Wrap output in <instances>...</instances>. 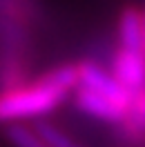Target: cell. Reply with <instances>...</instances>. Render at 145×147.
Masks as SVG:
<instances>
[{
  "mask_svg": "<svg viewBox=\"0 0 145 147\" xmlns=\"http://www.w3.org/2000/svg\"><path fill=\"white\" fill-rule=\"evenodd\" d=\"M67 94L36 80L34 85H16L0 92V123H18L22 118H38L56 109Z\"/></svg>",
  "mask_w": 145,
  "mask_h": 147,
  "instance_id": "1",
  "label": "cell"
},
{
  "mask_svg": "<svg viewBox=\"0 0 145 147\" xmlns=\"http://www.w3.org/2000/svg\"><path fill=\"white\" fill-rule=\"evenodd\" d=\"M76 69H78V87H85V89H89V92H96V94H100V96L109 98L114 105H118L121 109L125 111V114L134 107V102L138 100V96H141V94L136 96V94H132L129 89H125L112 74H107L105 69H100L98 65H94V63H87V60H85V63H81Z\"/></svg>",
  "mask_w": 145,
  "mask_h": 147,
  "instance_id": "2",
  "label": "cell"
},
{
  "mask_svg": "<svg viewBox=\"0 0 145 147\" xmlns=\"http://www.w3.org/2000/svg\"><path fill=\"white\" fill-rule=\"evenodd\" d=\"M112 76L125 89L132 94H143L145 87V56L143 51H129V49H121L114 58V71Z\"/></svg>",
  "mask_w": 145,
  "mask_h": 147,
  "instance_id": "3",
  "label": "cell"
},
{
  "mask_svg": "<svg viewBox=\"0 0 145 147\" xmlns=\"http://www.w3.org/2000/svg\"><path fill=\"white\" fill-rule=\"evenodd\" d=\"M74 105H76V109H81L83 114L94 116V118H98V120H105V123L118 125L121 120L125 118V111L121 109L118 105H114L109 98H105V96H100V94H96V92H89V89H85V87H78V89H76Z\"/></svg>",
  "mask_w": 145,
  "mask_h": 147,
  "instance_id": "4",
  "label": "cell"
},
{
  "mask_svg": "<svg viewBox=\"0 0 145 147\" xmlns=\"http://www.w3.org/2000/svg\"><path fill=\"white\" fill-rule=\"evenodd\" d=\"M118 40L121 49L143 51V11L136 7H125L118 18Z\"/></svg>",
  "mask_w": 145,
  "mask_h": 147,
  "instance_id": "5",
  "label": "cell"
},
{
  "mask_svg": "<svg viewBox=\"0 0 145 147\" xmlns=\"http://www.w3.org/2000/svg\"><path fill=\"white\" fill-rule=\"evenodd\" d=\"M38 80L45 83L47 87H51V89L69 94L72 89L78 87V69L74 65H60V67H54V69H49L47 74H43Z\"/></svg>",
  "mask_w": 145,
  "mask_h": 147,
  "instance_id": "6",
  "label": "cell"
},
{
  "mask_svg": "<svg viewBox=\"0 0 145 147\" xmlns=\"http://www.w3.org/2000/svg\"><path fill=\"white\" fill-rule=\"evenodd\" d=\"M5 136L14 147H49L34 129L25 127L20 123H11L9 127L5 129Z\"/></svg>",
  "mask_w": 145,
  "mask_h": 147,
  "instance_id": "7",
  "label": "cell"
},
{
  "mask_svg": "<svg viewBox=\"0 0 145 147\" xmlns=\"http://www.w3.org/2000/svg\"><path fill=\"white\" fill-rule=\"evenodd\" d=\"M34 131H36V134L43 138L49 147H74V140H72V138L67 136L63 129H58L56 125L47 123V120H40V118H38L36 123H34Z\"/></svg>",
  "mask_w": 145,
  "mask_h": 147,
  "instance_id": "8",
  "label": "cell"
},
{
  "mask_svg": "<svg viewBox=\"0 0 145 147\" xmlns=\"http://www.w3.org/2000/svg\"><path fill=\"white\" fill-rule=\"evenodd\" d=\"M143 56H145V13H143ZM143 94H145V87H143Z\"/></svg>",
  "mask_w": 145,
  "mask_h": 147,
  "instance_id": "9",
  "label": "cell"
},
{
  "mask_svg": "<svg viewBox=\"0 0 145 147\" xmlns=\"http://www.w3.org/2000/svg\"><path fill=\"white\" fill-rule=\"evenodd\" d=\"M74 147H81V145H76V143H74Z\"/></svg>",
  "mask_w": 145,
  "mask_h": 147,
  "instance_id": "10",
  "label": "cell"
}]
</instances>
